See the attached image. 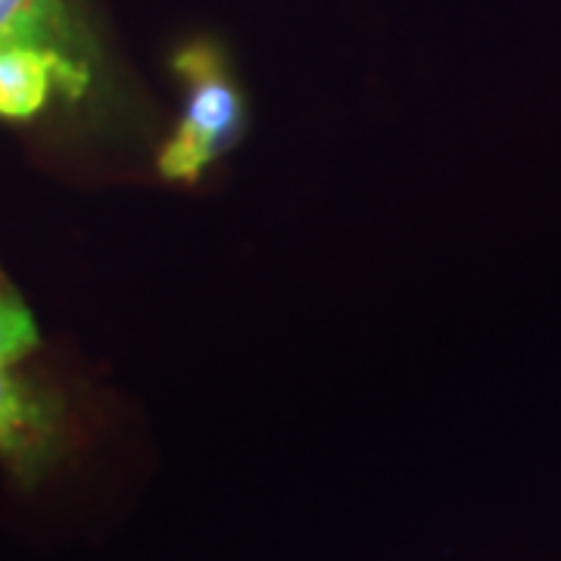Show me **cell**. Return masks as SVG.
Here are the masks:
<instances>
[{
	"label": "cell",
	"mask_w": 561,
	"mask_h": 561,
	"mask_svg": "<svg viewBox=\"0 0 561 561\" xmlns=\"http://www.w3.org/2000/svg\"><path fill=\"white\" fill-rule=\"evenodd\" d=\"M88 66L81 57L54 47H0V116L28 119L47 103L50 91L60 88L79 98L88 88Z\"/></svg>",
	"instance_id": "3"
},
{
	"label": "cell",
	"mask_w": 561,
	"mask_h": 561,
	"mask_svg": "<svg viewBox=\"0 0 561 561\" xmlns=\"http://www.w3.org/2000/svg\"><path fill=\"white\" fill-rule=\"evenodd\" d=\"M175 69L187 84V101L175 135L162 147L160 172L169 181H197L241 138L243 98L213 47H187Z\"/></svg>",
	"instance_id": "1"
},
{
	"label": "cell",
	"mask_w": 561,
	"mask_h": 561,
	"mask_svg": "<svg viewBox=\"0 0 561 561\" xmlns=\"http://www.w3.org/2000/svg\"><path fill=\"white\" fill-rule=\"evenodd\" d=\"M38 346V324L13 294L0 290V365H13Z\"/></svg>",
	"instance_id": "5"
},
{
	"label": "cell",
	"mask_w": 561,
	"mask_h": 561,
	"mask_svg": "<svg viewBox=\"0 0 561 561\" xmlns=\"http://www.w3.org/2000/svg\"><path fill=\"white\" fill-rule=\"evenodd\" d=\"M66 449L60 402L0 365V459L20 483H35Z\"/></svg>",
	"instance_id": "2"
},
{
	"label": "cell",
	"mask_w": 561,
	"mask_h": 561,
	"mask_svg": "<svg viewBox=\"0 0 561 561\" xmlns=\"http://www.w3.org/2000/svg\"><path fill=\"white\" fill-rule=\"evenodd\" d=\"M54 47L81 57L66 0H0V47ZM84 60V57H81Z\"/></svg>",
	"instance_id": "4"
}]
</instances>
